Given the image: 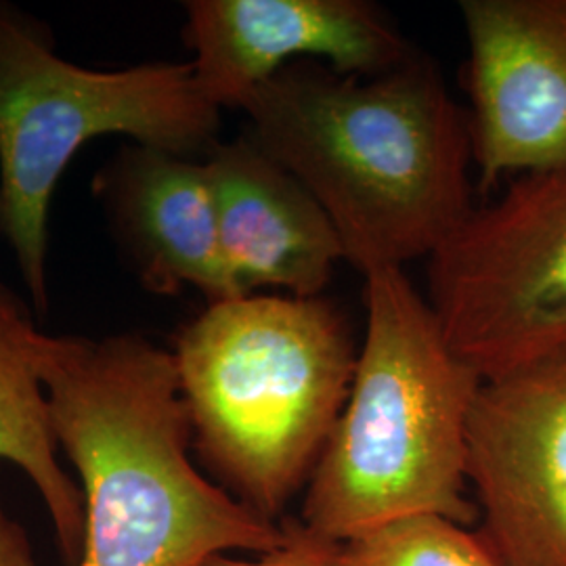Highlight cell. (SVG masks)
<instances>
[{
    "label": "cell",
    "mask_w": 566,
    "mask_h": 566,
    "mask_svg": "<svg viewBox=\"0 0 566 566\" xmlns=\"http://www.w3.org/2000/svg\"><path fill=\"white\" fill-rule=\"evenodd\" d=\"M60 447L81 476L78 566H198L282 546V523L243 506L193 464L175 355L139 336L28 329Z\"/></svg>",
    "instance_id": "obj_1"
},
{
    "label": "cell",
    "mask_w": 566,
    "mask_h": 566,
    "mask_svg": "<svg viewBox=\"0 0 566 566\" xmlns=\"http://www.w3.org/2000/svg\"><path fill=\"white\" fill-rule=\"evenodd\" d=\"M242 109L250 137L319 202L364 275L430 259L472 210L468 114L428 63L361 78L301 61Z\"/></svg>",
    "instance_id": "obj_2"
},
{
    "label": "cell",
    "mask_w": 566,
    "mask_h": 566,
    "mask_svg": "<svg viewBox=\"0 0 566 566\" xmlns=\"http://www.w3.org/2000/svg\"><path fill=\"white\" fill-rule=\"evenodd\" d=\"M364 343L346 403L304 489L301 523L346 542L397 518L468 526V424L483 378L447 343L403 269L365 275Z\"/></svg>",
    "instance_id": "obj_3"
},
{
    "label": "cell",
    "mask_w": 566,
    "mask_h": 566,
    "mask_svg": "<svg viewBox=\"0 0 566 566\" xmlns=\"http://www.w3.org/2000/svg\"><path fill=\"white\" fill-rule=\"evenodd\" d=\"M357 353L343 313L322 296L208 304L172 355L191 446L217 485L280 523L343 413Z\"/></svg>",
    "instance_id": "obj_4"
},
{
    "label": "cell",
    "mask_w": 566,
    "mask_h": 566,
    "mask_svg": "<svg viewBox=\"0 0 566 566\" xmlns=\"http://www.w3.org/2000/svg\"><path fill=\"white\" fill-rule=\"evenodd\" d=\"M219 126L221 109L203 95L191 61L86 70L0 9V233L41 313L49 303L51 200L82 145L126 135L193 158L217 145Z\"/></svg>",
    "instance_id": "obj_5"
},
{
    "label": "cell",
    "mask_w": 566,
    "mask_h": 566,
    "mask_svg": "<svg viewBox=\"0 0 566 566\" xmlns=\"http://www.w3.org/2000/svg\"><path fill=\"white\" fill-rule=\"evenodd\" d=\"M430 306L483 382L566 348V175H521L430 256Z\"/></svg>",
    "instance_id": "obj_6"
},
{
    "label": "cell",
    "mask_w": 566,
    "mask_h": 566,
    "mask_svg": "<svg viewBox=\"0 0 566 566\" xmlns=\"http://www.w3.org/2000/svg\"><path fill=\"white\" fill-rule=\"evenodd\" d=\"M468 481L504 566H566V348L481 386Z\"/></svg>",
    "instance_id": "obj_7"
},
{
    "label": "cell",
    "mask_w": 566,
    "mask_h": 566,
    "mask_svg": "<svg viewBox=\"0 0 566 566\" xmlns=\"http://www.w3.org/2000/svg\"><path fill=\"white\" fill-rule=\"evenodd\" d=\"M481 187L566 175V0H462Z\"/></svg>",
    "instance_id": "obj_8"
},
{
    "label": "cell",
    "mask_w": 566,
    "mask_h": 566,
    "mask_svg": "<svg viewBox=\"0 0 566 566\" xmlns=\"http://www.w3.org/2000/svg\"><path fill=\"white\" fill-rule=\"evenodd\" d=\"M185 11L196 78L219 109H242L292 63L369 78L411 60L399 30L365 0H191Z\"/></svg>",
    "instance_id": "obj_9"
},
{
    "label": "cell",
    "mask_w": 566,
    "mask_h": 566,
    "mask_svg": "<svg viewBox=\"0 0 566 566\" xmlns=\"http://www.w3.org/2000/svg\"><path fill=\"white\" fill-rule=\"evenodd\" d=\"M224 263L243 296L277 290L317 298L344 261L319 202L250 135L206 154Z\"/></svg>",
    "instance_id": "obj_10"
},
{
    "label": "cell",
    "mask_w": 566,
    "mask_h": 566,
    "mask_svg": "<svg viewBox=\"0 0 566 566\" xmlns=\"http://www.w3.org/2000/svg\"><path fill=\"white\" fill-rule=\"evenodd\" d=\"M97 193L147 290L193 287L208 304L243 296L224 263L206 164L135 145L97 179Z\"/></svg>",
    "instance_id": "obj_11"
},
{
    "label": "cell",
    "mask_w": 566,
    "mask_h": 566,
    "mask_svg": "<svg viewBox=\"0 0 566 566\" xmlns=\"http://www.w3.org/2000/svg\"><path fill=\"white\" fill-rule=\"evenodd\" d=\"M28 315L0 324V460L20 465L41 493L67 566L84 539L81 485L61 468L46 392L28 350Z\"/></svg>",
    "instance_id": "obj_12"
},
{
    "label": "cell",
    "mask_w": 566,
    "mask_h": 566,
    "mask_svg": "<svg viewBox=\"0 0 566 566\" xmlns=\"http://www.w3.org/2000/svg\"><path fill=\"white\" fill-rule=\"evenodd\" d=\"M340 566H504L479 531L418 514L343 542Z\"/></svg>",
    "instance_id": "obj_13"
},
{
    "label": "cell",
    "mask_w": 566,
    "mask_h": 566,
    "mask_svg": "<svg viewBox=\"0 0 566 566\" xmlns=\"http://www.w3.org/2000/svg\"><path fill=\"white\" fill-rule=\"evenodd\" d=\"M282 525L285 531L282 546L259 554L254 560L217 554L198 566H340V542L313 533L298 518H287Z\"/></svg>",
    "instance_id": "obj_14"
},
{
    "label": "cell",
    "mask_w": 566,
    "mask_h": 566,
    "mask_svg": "<svg viewBox=\"0 0 566 566\" xmlns=\"http://www.w3.org/2000/svg\"><path fill=\"white\" fill-rule=\"evenodd\" d=\"M0 566H36L34 549L23 526L9 516L0 500Z\"/></svg>",
    "instance_id": "obj_15"
},
{
    "label": "cell",
    "mask_w": 566,
    "mask_h": 566,
    "mask_svg": "<svg viewBox=\"0 0 566 566\" xmlns=\"http://www.w3.org/2000/svg\"><path fill=\"white\" fill-rule=\"evenodd\" d=\"M23 315L25 313H23L21 304L18 303V298L0 283V324H7V322H11L15 317H23Z\"/></svg>",
    "instance_id": "obj_16"
}]
</instances>
